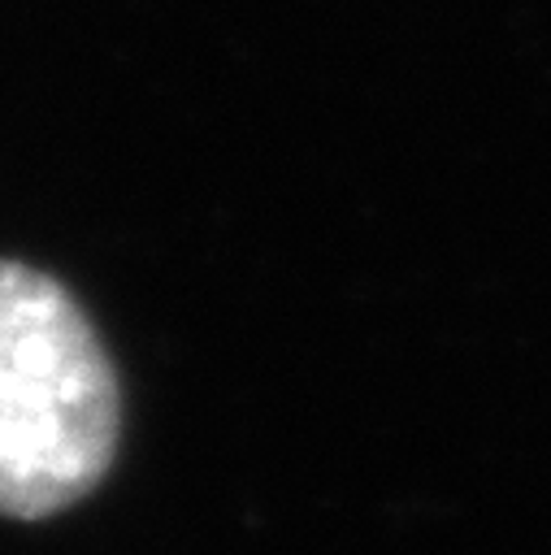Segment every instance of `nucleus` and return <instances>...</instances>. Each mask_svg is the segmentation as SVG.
I'll return each mask as SVG.
<instances>
[{
	"instance_id": "obj_1",
	"label": "nucleus",
	"mask_w": 551,
	"mask_h": 555,
	"mask_svg": "<svg viewBox=\"0 0 551 555\" xmlns=\"http://www.w3.org/2000/svg\"><path fill=\"white\" fill-rule=\"evenodd\" d=\"M117 377L74 295L0 260V516L65 512L117 451Z\"/></svg>"
}]
</instances>
